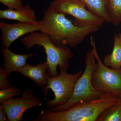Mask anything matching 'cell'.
Wrapping results in <instances>:
<instances>
[{
    "label": "cell",
    "mask_w": 121,
    "mask_h": 121,
    "mask_svg": "<svg viewBox=\"0 0 121 121\" xmlns=\"http://www.w3.org/2000/svg\"><path fill=\"white\" fill-rule=\"evenodd\" d=\"M48 68L46 62L35 66L27 64L17 72L32 80L38 86L42 87L43 88L47 82V74L46 72Z\"/></svg>",
    "instance_id": "cell-11"
},
{
    "label": "cell",
    "mask_w": 121,
    "mask_h": 121,
    "mask_svg": "<svg viewBox=\"0 0 121 121\" xmlns=\"http://www.w3.org/2000/svg\"><path fill=\"white\" fill-rule=\"evenodd\" d=\"M103 63L106 66L112 69H119L121 68V34H114L113 48L112 53L106 56Z\"/></svg>",
    "instance_id": "cell-13"
},
{
    "label": "cell",
    "mask_w": 121,
    "mask_h": 121,
    "mask_svg": "<svg viewBox=\"0 0 121 121\" xmlns=\"http://www.w3.org/2000/svg\"><path fill=\"white\" fill-rule=\"evenodd\" d=\"M87 8L95 15L101 17L105 22L111 23L107 9L108 0H81Z\"/></svg>",
    "instance_id": "cell-14"
},
{
    "label": "cell",
    "mask_w": 121,
    "mask_h": 121,
    "mask_svg": "<svg viewBox=\"0 0 121 121\" xmlns=\"http://www.w3.org/2000/svg\"><path fill=\"white\" fill-rule=\"evenodd\" d=\"M0 121H9L8 115L4 110L2 104L0 105Z\"/></svg>",
    "instance_id": "cell-20"
},
{
    "label": "cell",
    "mask_w": 121,
    "mask_h": 121,
    "mask_svg": "<svg viewBox=\"0 0 121 121\" xmlns=\"http://www.w3.org/2000/svg\"><path fill=\"white\" fill-rule=\"evenodd\" d=\"M0 18L17 21L22 23H36L35 13L29 4L24 6L22 9L15 10L8 9L0 11Z\"/></svg>",
    "instance_id": "cell-12"
},
{
    "label": "cell",
    "mask_w": 121,
    "mask_h": 121,
    "mask_svg": "<svg viewBox=\"0 0 121 121\" xmlns=\"http://www.w3.org/2000/svg\"><path fill=\"white\" fill-rule=\"evenodd\" d=\"M107 9L111 23L118 25L121 22V0H108Z\"/></svg>",
    "instance_id": "cell-15"
},
{
    "label": "cell",
    "mask_w": 121,
    "mask_h": 121,
    "mask_svg": "<svg viewBox=\"0 0 121 121\" xmlns=\"http://www.w3.org/2000/svg\"></svg>",
    "instance_id": "cell-21"
},
{
    "label": "cell",
    "mask_w": 121,
    "mask_h": 121,
    "mask_svg": "<svg viewBox=\"0 0 121 121\" xmlns=\"http://www.w3.org/2000/svg\"><path fill=\"white\" fill-rule=\"evenodd\" d=\"M95 59L92 49L87 52L85 60L86 68L76 83L71 98L63 105L49 109L51 111H64L79 103L97 99L104 94L96 90L93 87L91 82L92 74L97 64L95 63Z\"/></svg>",
    "instance_id": "cell-4"
},
{
    "label": "cell",
    "mask_w": 121,
    "mask_h": 121,
    "mask_svg": "<svg viewBox=\"0 0 121 121\" xmlns=\"http://www.w3.org/2000/svg\"><path fill=\"white\" fill-rule=\"evenodd\" d=\"M92 50L97 60V66L93 72L91 82L93 87L103 93H110L121 96V69H110L102 62L98 54L94 38L91 37Z\"/></svg>",
    "instance_id": "cell-6"
},
{
    "label": "cell",
    "mask_w": 121,
    "mask_h": 121,
    "mask_svg": "<svg viewBox=\"0 0 121 121\" xmlns=\"http://www.w3.org/2000/svg\"><path fill=\"white\" fill-rule=\"evenodd\" d=\"M40 99L35 96L30 90L24 91L22 97L12 98L2 104L9 121L24 120L23 114L26 110L31 108L43 105Z\"/></svg>",
    "instance_id": "cell-8"
},
{
    "label": "cell",
    "mask_w": 121,
    "mask_h": 121,
    "mask_svg": "<svg viewBox=\"0 0 121 121\" xmlns=\"http://www.w3.org/2000/svg\"><path fill=\"white\" fill-rule=\"evenodd\" d=\"M22 1V0H0V2L8 8L15 10L22 9L24 8Z\"/></svg>",
    "instance_id": "cell-18"
},
{
    "label": "cell",
    "mask_w": 121,
    "mask_h": 121,
    "mask_svg": "<svg viewBox=\"0 0 121 121\" xmlns=\"http://www.w3.org/2000/svg\"><path fill=\"white\" fill-rule=\"evenodd\" d=\"M60 74L55 77L47 74V82L43 88L45 96L47 95L49 89L53 91L55 97L53 99L47 100L46 108H55L64 105L71 98L74 92L76 83L83 72L78 71L74 74L68 73L67 70L59 67Z\"/></svg>",
    "instance_id": "cell-5"
},
{
    "label": "cell",
    "mask_w": 121,
    "mask_h": 121,
    "mask_svg": "<svg viewBox=\"0 0 121 121\" xmlns=\"http://www.w3.org/2000/svg\"><path fill=\"white\" fill-rule=\"evenodd\" d=\"M0 28L2 32L1 39L2 46L9 48L16 40L24 35L37 31H40V21L36 23H22L9 24L4 21H0Z\"/></svg>",
    "instance_id": "cell-9"
},
{
    "label": "cell",
    "mask_w": 121,
    "mask_h": 121,
    "mask_svg": "<svg viewBox=\"0 0 121 121\" xmlns=\"http://www.w3.org/2000/svg\"><path fill=\"white\" fill-rule=\"evenodd\" d=\"M50 7L56 12L73 17L75 18L74 24L80 27H100L105 22L103 19L89 11L81 0H54Z\"/></svg>",
    "instance_id": "cell-7"
},
{
    "label": "cell",
    "mask_w": 121,
    "mask_h": 121,
    "mask_svg": "<svg viewBox=\"0 0 121 121\" xmlns=\"http://www.w3.org/2000/svg\"><path fill=\"white\" fill-rule=\"evenodd\" d=\"M7 76L1 69H0V88L5 89L12 86L11 82L7 78Z\"/></svg>",
    "instance_id": "cell-19"
},
{
    "label": "cell",
    "mask_w": 121,
    "mask_h": 121,
    "mask_svg": "<svg viewBox=\"0 0 121 121\" xmlns=\"http://www.w3.org/2000/svg\"><path fill=\"white\" fill-rule=\"evenodd\" d=\"M22 94L20 89L17 86H11L0 90V104H2L9 99L12 98L16 95H20Z\"/></svg>",
    "instance_id": "cell-17"
},
{
    "label": "cell",
    "mask_w": 121,
    "mask_h": 121,
    "mask_svg": "<svg viewBox=\"0 0 121 121\" xmlns=\"http://www.w3.org/2000/svg\"><path fill=\"white\" fill-rule=\"evenodd\" d=\"M121 102V96L113 93H104L100 97L90 101L79 103L66 110L51 111L45 108L34 121H96L107 108Z\"/></svg>",
    "instance_id": "cell-2"
},
{
    "label": "cell",
    "mask_w": 121,
    "mask_h": 121,
    "mask_svg": "<svg viewBox=\"0 0 121 121\" xmlns=\"http://www.w3.org/2000/svg\"><path fill=\"white\" fill-rule=\"evenodd\" d=\"M21 41L27 49L35 45L43 47L47 55L46 62L48 67V75L52 77L58 75V66L67 71L69 68V60L74 56L70 48L65 46H56L51 41L47 33L34 32L21 39Z\"/></svg>",
    "instance_id": "cell-3"
},
{
    "label": "cell",
    "mask_w": 121,
    "mask_h": 121,
    "mask_svg": "<svg viewBox=\"0 0 121 121\" xmlns=\"http://www.w3.org/2000/svg\"><path fill=\"white\" fill-rule=\"evenodd\" d=\"M40 22V32L48 34L54 44L57 46L68 45L73 48L99 28L97 26L78 27L67 19L65 13L56 12L50 7L44 11Z\"/></svg>",
    "instance_id": "cell-1"
},
{
    "label": "cell",
    "mask_w": 121,
    "mask_h": 121,
    "mask_svg": "<svg viewBox=\"0 0 121 121\" xmlns=\"http://www.w3.org/2000/svg\"><path fill=\"white\" fill-rule=\"evenodd\" d=\"M96 121H121V102L105 110Z\"/></svg>",
    "instance_id": "cell-16"
},
{
    "label": "cell",
    "mask_w": 121,
    "mask_h": 121,
    "mask_svg": "<svg viewBox=\"0 0 121 121\" xmlns=\"http://www.w3.org/2000/svg\"><path fill=\"white\" fill-rule=\"evenodd\" d=\"M1 51L4 58V64L1 69L8 77L13 71H17L27 64V59L33 56L32 54H17L11 51L9 48L2 46Z\"/></svg>",
    "instance_id": "cell-10"
}]
</instances>
